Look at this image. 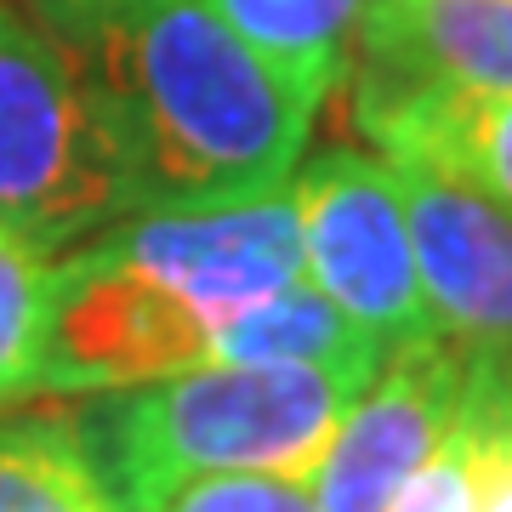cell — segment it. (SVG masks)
Returning <instances> with one entry per match:
<instances>
[{"instance_id": "obj_1", "label": "cell", "mask_w": 512, "mask_h": 512, "mask_svg": "<svg viewBox=\"0 0 512 512\" xmlns=\"http://www.w3.org/2000/svg\"><path fill=\"white\" fill-rule=\"evenodd\" d=\"M74 52L120 171V217L285 194L313 103L205 0H35Z\"/></svg>"}, {"instance_id": "obj_2", "label": "cell", "mask_w": 512, "mask_h": 512, "mask_svg": "<svg viewBox=\"0 0 512 512\" xmlns=\"http://www.w3.org/2000/svg\"><path fill=\"white\" fill-rule=\"evenodd\" d=\"M365 387V370L194 365L126 393H92L74 433L120 512H160L183 484L211 473H285L308 484Z\"/></svg>"}, {"instance_id": "obj_3", "label": "cell", "mask_w": 512, "mask_h": 512, "mask_svg": "<svg viewBox=\"0 0 512 512\" xmlns=\"http://www.w3.org/2000/svg\"><path fill=\"white\" fill-rule=\"evenodd\" d=\"M0 222L46 256L120 222V171L97 97L63 40L0 0Z\"/></svg>"}, {"instance_id": "obj_4", "label": "cell", "mask_w": 512, "mask_h": 512, "mask_svg": "<svg viewBox=\"0 0 512 512\" xmlns=\"http://www.w3.org/2000/svg\"><path fill=\"white\" fill-rule=\"evenodd\" d=\"M291 200L302 217L313 291H325L387 353L439 336L433 308L421 296V268L393 165L370 160L359 148H330L302 165Z\"/></svg>"}, {"instance_id": "obj_5", "label": "cell", "mask_w": 512, "mask_h": 512, "mask_svg": "<svg viewBox=\"0 0 512 512\" xmlns=\"http://www.w3.org/2000/svg\"><path fill=\"white\" fill-rule=\"evenodd\" d=\"M211 365V319L177 291L126 268L97 239L52 262V308L40 348V393H126Z\"/></svg>"}, {"instance_id": "obj_6", "label": "cell", "mask_w": 512, "mask_h": 512, "mask_svg": "<svg viewBox=\"0 0 512 512\" xmlns=\"http://www.w3.org/2000/svg\"><path fill=\"white\" fill-rule=\"evenodd\" d=\"M473 393V348L421 336L382 359L308 473L319 512H387Z\"/></svg>"}, {"instance_id": "obj_7", "label": "cell", "mask_w": 512, "mask_h": 512, "mask_svg": "<svg viewBox=\"0 0 512 512\" xmlns=\"http://www.w3.org/2000/svg\"><path fill=\"white\" fill-rule=\"evenodd\" d=\"M109 256L148 274L154 285L177 291L183 302L211 319L251 308L262 296L291 291L308 279L302 256V217L291 188L228 211H160V217H120L114 228L92 234Z\"/></svg>"}, {"instance_id": "obj_8", "label": "cell", "mask_w": 512, "mask_h": 512, "mask_svg": "<svg viewBox=\"0 0 512 512\" xmlns=\"http://www.w3.org/2000/svg\"><path fill=\"white\" fill-rule=\"evenodd\" d=\"M439 336L512 359V211L421 165H393Z\"/></svg>"}, {"instance_id": "obj_9", "label": "cell", "mask_w": 512, "mask_h": 512, "mask_svg": "<svg viewBox=\"0 0 512 512\" xmlns=\"http://www.w3.org/2000/svg\"><path fill=\"white\" fill-rule=\"evenodd\" d=\"M348 80L353 109L416 92L512 97V0H370Z\"/></svg>"}, {"instance_id": "obj_10", "label": "cell", "mask_w": 512, "mask_h": 512, "mask_svg": "<svg viewBox=\"0 0 512 512\" xmlns=\"http://www.w3.org/2000/svg\"><path fill=\"white\" fill-rule=\"evenodd\" d=\"M353 126L382 148L387 165L439 171L512 211V97L416 92L353 109Z\"/></svg>"}, {"instance_id": "obj_11", "label": "cell", "mask_w": 512, "mask_h": 512, "mask_svg": "<svg viewBox=\"0 0 512 512\" xmlns=\"http://www.w3.org/2000/svg\"><path fill=\"white\" fill-rule=\"evenodd\" d=\"M382 359H387L382 342L365 336L325 291H313L308 279L228 313L211 330V365H325V370L376 376Z\"/></svg>"}, {"instance_id": "obj_12", "label": "cell", "mask_w": 512, "mask_h": 512, "mask_svg": "<svg viewBox=\"0 0 512 512\" xmlns=\"http://www.w3.org/2000/svg\"><path fill=\"white\" fill-rule=\"evenodd\" d=\"M256 57H268L313 103L348 86L370 0H205Z\"/></svg>"}, {"instance_id": "obj_13", "label": "cell", "mask_w": 512, "mask_h": 512, "mask_svg": "<svg viewBox=\"0 0 512 512\" xmlns=\"http://www.w3.org/2000/svg\"><path fill=\"white\" fill-rule=\"evenodd\" d=\"M0 512H120L74 421L0 410Z\"/></svg>"}, {"instance_id": "obj_14", "label": "cell", "mask_w": 512, "mask_h": 512, "mask_svg": "<svg viewBox=\"0 0 512 512\" xmlns=\"http://www.w3.org/2000/svg\"><path fill=\"white\" fill-rule=\"evenodd\" d=\"M46 308H52V256L0 222V410L40 393Z\"/></svg>"}, {"instance_id": "obj_15", "label": "cell", "mask_w": 512, "mask_h": 512, "mask_svg": "<svg viewBox=\"0 0 512 512\" xmlns=\"http://www.w3.org/2000/svg\"><path fill=\"white\" fill-rule=\"evenodd\" d=\"M478 461H484V376L473 353V393L461 404L456 427L421 461V473L404 484L387 512H478Z\"/></svg>"}, {"instance_id": "obj_16", "label": "cell", "mask_w": 512, "mask_h": 512, "mask_svg": "<svg viewBox=\"0 0 512 512\" xmlns=\"http://www.w3.org/2000/svg\"><path fill=\"white\" fill-rule=\"evenodd\" d=\"M160 512H319L313 490L285 473H211L171 495Z\"/></svg>"}, {"instance_id": "obj_17", "label": "cell", "mask_w": 512, "mask_h": 512, "mask_svg": "<svg viewBox=\"0 0 512 512\" xmlns=\"http://www.w3.org/2000/svg\"><path fill=\"white\" fill-rule=\"evenodd\" d=\"M484 376V461H478V512H512V393L478 353Z\"/></svg>"}, {"instance_id": "obj_18", "label": "cell", "mask_w": 512, "mask_h": 512, "mask_svg": "<svg viewBox=\"0 0 512 512\" xmlns=\"http://www.w3.org/2000/svg\"><path fill=\"white\" fill-rule=\"evenodd\" d=\"M484 359H490V365H495V376H501V387H507V393H512V359H495V353H484Z\"/></svg>"}]
</instances>
